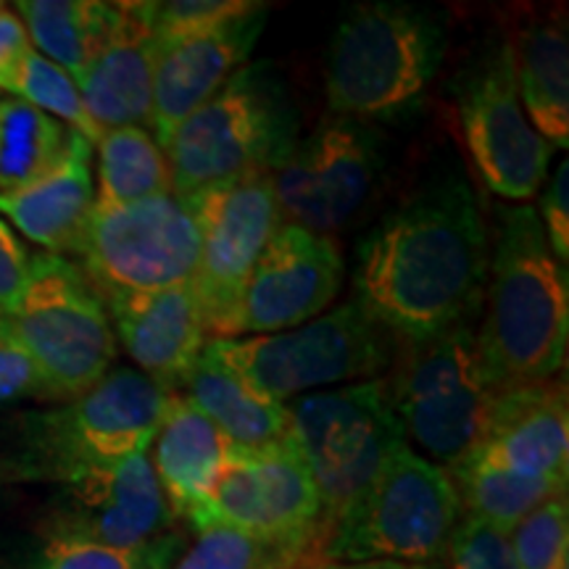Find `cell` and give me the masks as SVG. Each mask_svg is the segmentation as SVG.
Instances as JSON below:
<instances>
[{
  "instance_id": "cell-28",
  "label": "cell",
  "mask_w": 569,
  "mask_h": 569,
  "mask_svg": "<svg viewBox=\"0 0 569 569\" xmlns=\"http://www.w3.org/2000/svg\"><path fill=\"white\" fill-rule=\"evenodd\" d=\"M459 496L461 517L478 519V522L509 532L532 515L538 507L553 496L567 493V488L551 486V482L517 478L503 469L490 467L486 461L469 453L459 465L446 469Z\"/></svg>"
},
{
  "instance_id": "cell-40",
  "label": "cell",
  "mask_w": 569,
  "mask_h": 569,
  "mask_svg": "<svg viewBox=\"0 0 569 569\" xmlns=\"http://www.w3.org/2000/svg\"><path fill=\"white\" fill-rule=\"evenodd\" d=\"M317 569H443V565H415V561H390V559H377V561H330Z\"/></svg>"
},
{
  "instance_id": "cell-27",
  "label": "cell",
  "mask_w": 569,
  "mask_h": 569,
  "mask_svg": "<svg viewBox=\"0 0 569 569\" xmlns=\"http://www.w3.org/2000/svg\"><path fill=\"white\" fill-rule=\"evenodd\" d=\"M96 148V206H127L172 193L167 153L146 127H119L103 132Z\"/></svg>"
},
{
  "instance_id": "cell-34",
  "label": "cell",
  "mask_w": 569,
  "mask_h": 569,
  "mask_svg": "<svg viewBox=\"0 0 569 569\" xmlns=\"http://www.w3.org/2000/svg\"><path fill=\"white\" fill-rule=\"evenodd\" d=\"M259 6L256 0H169V3H148V21L156 46H172L230 24Z\"/></svg>"
},
{
  "instance_id": "cell-36",
  "label": "cell",
  "mask_w": 569,
  "mask_h": 569,
  "mask_svg": "<svg viewBox=\"0 0 569 569\" xmlns=\"http://www.w3.org/2000/svg\"><path fill=\"white\" fill-rule=\"evenodd\" d=\"M24 398H46L38 367L0 319V407Z\"/></svg>"
},
{
  "instance_id": "cell-18",
  "label": "cell",
  "mask_w": 569,
  "mask_h": 569,
  "mask_svg": "<svg viewBox=\"0 0 569 569\" xmlns=\"http://www.w3.org/2000/svg\"><path fill=\"white\" fill-rule=\"evenodd\" d=\"M472 457L517 478L567 488L569 407L565 380L553 377L493 393L486 436Z\"/></svg>"
},
{
  "instance_id": "cell-1",
  "label": "cell",
  "mask_w": 569,
  "mask_h": 569,
  "mask_svg": "<svg viewBox=\"0 0 569 569\" xmlns=\"http://www.w3.org/2000/svg\"><path fill=\"white\" fill-rule=\"evenodd\" d=\"M488 227L465 177L425 184L356 251L353 301L398 343H422L480 315Z\"/></svg>"
},
{
  "instance_id": "cell-31",
  "label": "cell",
  "mask_w": 569,
  "mask_h": 569,
  "mask_svg": "<svg viewBox=\"0 0 569 569\" xmlns=\"http://www.w3.org/2000/svg\"><path fill=\"white\" fill-rule=\"evenodd\" d=\"M177 532L142 546H106L92 540L46 538L34 569H172L182 557Z\"/></svg>"
},
{
  "instance_id": "cell-7",
  "label": "cell",
  "mask_w": 569,
  "mask_h": 569,
  "mask_svg": "<svg viewBox=\"0 0 569 569\" xmlns=\"http://www.w3.org/2000/svg\"><path fill=\"white\" fill-rule=\"evenodd\" d=\"M0 319L38 367L46 398L71 401L113 369L117 336L101 293L67 256L34 253Z\"/></svg>"
},
{
  "instance_id": "cell-24",
  "label": "cell",
  "mask_w": 569,
  "mask_h": 569,
  "mask_svg": "<svg viewBox=\"0 0 569 569\" xmlns=\"http://www.w3.org/2000/svg\"><path fill=\"white\" fill-rule=\"evenodd\" d=\"M182 396L222 430L232 448H261L290 436L288 407L261 396L206 351L184 380Z\"/></svg>"
},
{
  "instance_id": "cell-8",
  "label": "cell",
  "mask_w": 569,
  "mask_h": 569,
  "mask_svg": "<svg viewBox=\"0 0 569 569\" xmlns=\"http://www.w3.org/2000/svg\"><path fill=\"white\" fill-rule=\"evenodd\" d=\"M288 407L290 438L317 482L325 532L359 501L388 459L407 446L386 377L317 390Z\"/></svg>"
},
{
  "instance_id": "cell-13",
  "label": "cell",
  "mask_w": 569,
  "mask_h": 569,
  "mask_svg": "<svg viewBox=\"0 0 569 569\" xmlns=\"http://www.w3.org/2000/svg\"><path fill=\"white\" fill-rule=\"evenodd\" d=\"M190 525L196 530L232 528L269 540L315 543L325 557L322 501L290 436L261 448H232L209 501Z\"/></svg>"
},
{
  "instance_id": "cell-41",
  "label": "cell",
  "mask_w": 569,
  "mask_h": 569,
  "mask_svg": "<svg viewBox=\"0 0 569 569\" xmlns=\"http://www.w3.org/2000/svg\"><path fill=\"white\" fill-rule=\"evenodd\" d=\"M0 9H3V3H0Z\"/></svg>"
},
{
  "instance_id": "cell-4",
  "label": "cell",
  "mask_w": 569,
  "mask_h": 569,
  "mask_svg": "<svg viewBox=\"0 0 569 569\" xmlns=\"http://www.w3.org/2000/svg\"><path fill=\"white\" fill-rule=\"evenodd\" d=\"M298 142V113L274 63H248L169 134L172 193L193 198L256 174H274Z\"/></svg>"
},
{
  "instance_id": "cell-22",
  "label": "cell",
  "mask_w": 569,
  "mask_h": 569,
  "mask_svg": "<svg viewBox=\"0 0 569 569\" xmlns=\"http://www.w3.org/2000/svg\"><path fill=\"white\" fill-rule=\"evenodd\" d=\"M96 209L92 146L77 132L51 169L27 184L0 193V219L38 243L42 253L67 256L80 251L84 227Z\"/></svg>"
},
{
  "instance_id": "cell-33",
  "label": "cell",
  "mask_w": 569,
  "mask_h": 569,
  "mask_svg": "<svg viewBox=\"0 0 569 569\" xmlns=\"http://www.w3.org/2000/svg\"><path fill=\"white\" fill-rule=\"evenodd\" d=\"M519 569H569V503L553 496L509 532Z\"/></svg>"
},
{
  "instance_id": "cell-20",
  "label": "cell",
  "mask_w": 569,
  "mask_h": 569,
  "mask_svg": "<svg viewBox=\"0 0 569 569\" xmlns=\"http://www.w3.org/2000/svg\"><path fill=\"white\" fill-rule=\"evenodd\" d=\"M103 303L113 336L140 372L169 393L182 390L209 340L193 282L153 293L106 296Z\"/></svg>"
},
{
  "instance_id": "cell-29",
  "label": "cell",
  "mask_w": 569,
  "mask_h": 569,
  "mask_svg": "<svg viewBox=\"0 0 569 569\" xmlns=\"http://www.w3.org/2000/svg\"><path fill=\"white\" fill-rule=\"evenodd\" d=\"M69 134L71 130L34 106L0 96V193L51 169L67 148Z\"/></svg>"
},
{
  "instance_id": "cell-15",
  "label": "cell",
  "mask_w": 569,
  "mask_h": 569,
  "mask_svg": "<svg viewBox=\"0 0 569 569\" xmlns=\"http://www.w3.org/2000/svg\"><path fill=\"white\" fill-rule=\"evenodd\" d=\"M201 251L193 290L206 336L232 338L234 315L248 277L280 230L272 174H256L193 196Z\"/></svg>"
},
{
  "instance_id": "cell-6",
  "label": "cell",
  "mask_w": 569,
  "mask_h": 569,
  "mask_svg": "<svg viewBox=\"0 0 569 569\" xmlns=\"http://www.w3.org/2000/svg\"><path fill=\"white\" fill-rule=\"evenodd\" d=\"M206 353L238 372L248 386L277 403L386 377L398 340L356 301L274 336L211 338Z\"/></svg>"
},
{
  "instance_id": "cell-14",
  "label": "cell",
  "mask_w": 569,
  "mask_h": 569,
  "mask_svg": "<svg viewBox=\"0 0 569 569\" xmlns=\"http://www.w3.org/2000/svg\"><path fill=\"white\" fill-rule=\"evenodd\" d=\"M380 169V146L367 124L322 119L272 174L282 224L336 238L369 203Z\"/></svg>"
},
{
  "instance_id": "cell-26",
  "label": "cell",
  "mask_w": 569,
  "mask_h": 569,
  "mask_svg": "<svg viewBox=\"0 0 569 569\" xmlns=\"http://www.w3.org/2000/svg\"><path fill=\"white\" fill-rule=\"evenodd\" d=\"M17 17L30 34L34 51L61 67L77 82L103 46L117 19V3L21 0L17 3Z\"/></svg>"
},
{
  "instance_id": "cell-25",
  "label": "cell",
  "mask_w": 569,
  "mask_h": 569,
  "mask_svg": "<svg viewBox=\"0 0 569 569\" xmlns=\"http://www.w3.org/2000/svg\"><path fill=\"white\" fill-rule=\"evenodd\" d=\"M515 59L517 90L530 124L553 148L569 142V42L557 17L538 19L519 34Z\"/></svg>"
},
{
  "instance_id": "cell-9",
  "label": "cell",
  "mask_w": 569,
  "mask_h": 569,
  "mask_svg": "<svg viewBox=\"0 0 569 569\" xmlns=\"http://www.w3.org/2000/svg\"><path fill=\"white\" fill-rule=\"evenodd\" d=\"M459 519V496L446 469L407 443L330 530L325 561L440 565Z\"/></svg>"
},
{
  "instance_id": "cell-3",
  "label": "cell",
  "mask_w": 569,
  "mask_h": 569,
  "mask_svg": "<svg viewBox=\"0 0 569 569\" xmlns=\"http://www.w3.org/2000/svg\"><path fill=\"white\" fill-rule=\"evenodd\" d=\"M446 56L436 13L411 3H361L332 34L325 96L332 117L398 122L422 103Z\"/></svg>"
},
{
  "instance_id": "cell-12",
  "label": "cell",
  "mask_w": 569,
  "mask_h": 569,
  "mask_svg": "<svg viewBox=\"0 0 569 569\" xmlns=\"http://www.w3.org/2000/svg\"><path fill=\"white\" fill-rule=\"evenodd\" d=\"M457 117L475 172L490 193L517 206L540 193L557 148L540 138L522 109L507 42L461 71Z\"/></svg>"
},
{
  "instance_id": "cell-2",
  "label": "cell",
  "mask_w": 569,
  "mask_h": 569,
  "mask_svg": "<svg viewBox=\"0 0 569 569\" xmlns=\"http://www.w3.org/2000/svg\"><path fill=\"white\" fill-rule=\"evenodd\" d=\"M482 319L475 330L490 393L553 380L567 361L569 282L532 206H507L488 251Z\"/></svg>"
},
{
  "instance_id": "cell-5",
  "label": "cell",
  "mask_w": 569,
  "mask_h": 569,
  "mask_svg": "<svg viewBox=\"0 0 569 569\" xmlns=\"http://www.w3.org/2000/svg\"><path fill=\"white\" fill-rule=\"evenodd\" d=\"M169 390L140 369L117 367L59 409L19 419V465L27 478L67 482L84 469L148 453Z\"/></svg>"
},
{
  "instance_id": "cell-21",
  "label": "cell",
  "mask_w": 569,
  "mask_h": 569,
  "mask_svg": "<svg viewBox=\"0 0 569 569\" xmlns=\"http://www.w3.org/2000/svg\"><path fill=\"white\" fill-rule=\"evenodd\" d=\"M156 38L148 3H117L103 46L77 80L84 109L98 130L146 127L151 130Z\"/></svg>"
},
{
  "instance_id": "cell-19",
  "label": "cell",
  "mask_w": 569,
  "mask_h": 569,
  "mask_svg": "<svg viewBox=\"0 0 569 569\" xmlns=\"http://www.w3.org/2000/svg\"><path fill=\"white\" fill-rule=\"evenodd\" d=\"M267 11L269 6L261 3L246 17L211 32L172 46H156L151 132L161 148L190 113L211 101L240 69L248 67L256 42L264 32Z\"/></svg>"
},
{
  "instance_id": "cell-32",
  "label": "cell",
  "mask_w": 569,
  "mask_h": 569,
  "mask_svg": "<svg viewBox=\"0 0 569 569\" xmlns=\"http://www.w3.org/2000/svg\"><path fill=\"white\" fill-rule=\"evenodd\" d=\"M9 96L53 117L56 122L80 134L90 146L101 140V130H98L88 109H84L82 92L77 88V82L61 67H56L53 61H48L46 56L34 51V48L24 63H21Z\"/></svg>"
},
{
  "instance_id": "cell-39",
  "label": "cell",
  "mask_w": 569,
  "mask_h": 569,
  "mask_svg": "<svg viewBox=\"0 0 569 569\" xmlns=\"http://www.w3.org/2000/svg\"><path fill=\"white\" fill-rule=\"evenodd\" d=\"M32 53L30 34L17 17V11L0 9V96L11 92L21 63Z\"/></svg>"
},
{
  "instance_id": "cell-10",
  "label": "cell",
  "mask_w": 569,
  "mask_h": 569,
  "mask_svg": "<svg viewBox=\"0 0 569 569\" xmlns=\"http://www.w3.org/2000/svg\"><path fill=\"white\" fill-rule=\"evenodd\" d=\"M386 382L403 438L432 465L448 469L480 446L493 393L482 380L472 325L398 343Z\"/></svg>"
},
{
  "instance_id": "cell-38",
  "label": "cell",
  "mask_w": 569,
  "mask_h": 569,
  "mask_svg": "<svg viewBox=\"0 0 569 569\" xmlns=\"http://www.w3.org/2000/svg\"><path fill=\"white\" fill-rule=\"evenodd\" d=\"M30 259L19 234L11 230L6 219H0V311L17 301L30 274Z\"/></svg>"
},
{
  "instance_id": "cell-11",
  "label": "cell",
  "mask_w": 569,
  "mask_h": 569,
  "mask_svg": "<svg viewBox=\"0 0 569 569\" xmlns=\"http://www.w3.org/2000/svg\"><path fill=\"white\" fill-rule=\"evenodd\" d=\"M198 251L193 198L167 193L127 206H96L77 256L84 277L106 298L193 282Z\"/></svg>"
},
{
  "instance_id": "cell-35",
  "label": "cell",
  "mask_w": 569,
  "mask_h": 569,
  "mask_svg": "<svg viewBox=\"0 0 569 569\" xmlns=\"http://www.w3.org/2000/svg\"><path fill=\"white\" fill-rule=\"evenodd\" d=\"M443 561V569H519L507 532L469 517L459 519Z\"/></svg>"
},
{
  "instance_id": "cell-23",
  "label": "cell",
  "mask_w": 569,
  "mask_h": 569,
  "mask_svg": "<svg viewBox=\"0 0 569 569\" xmlns=\"http://www.w3.org/2000/svg\"><path fill=\"white\" fill-rule=\"evenodd\" d=\"M153 475L174 519L193 522L232 457V443L182 393H172L153 438Z\"/></svg>"
},
{
  "instance_id": "cell-16",
  "label": "cell",
  "mask_w": 569,
  "mask_h": 569,
  "mask_svg": "<svg viewBox=\"0 0 569 569\" xmlns=\"http://www.w3.org/2000/svg\"><path fill=\"white\" fill-rule=\"evenodd\" d=\"M346 264L336 238L280 224L240 296L232 338L301 327L336 301Z\"/></svg>"
},
{
  "instance_id": "cell-17",
  "label": "cell",
  "mask_w": 569,
  "mask_h": 569,
  "mask_svg": "<svg viewBox=\"0 0 569 569\" xmlns=\"http://www.w3.org/2000/svg\"><path fill=\"white\" fill-rule=\"evenodd\" d=\"M172 525L174 515L156 480L151 457L140 453L61 482L46 519V538L142 546L172 532Z\"/></svg>"
},
{
  "instance_id": "cell-37",
  "label": "cell",
  "mask_w": 569,
  "mask_h": 569,
  "mask_svg": "<svg viewBox=\"0 0 569 569\" xmlns=\"http://www.w3.org/2000/svg\"><path fill=\"white\" fill-rule=\"evenodd\" d=\"M540 224L553 259L567 267L569 261V163L561 161L540 196Z\"/></svg>"
},
{
  "instance_id": "cell-30",
  "label": "cell",
  "mask_w": 569,
  "mask_h": 569,
  "mask_svg": "<svg viewBox=\"0 0 569 569\" xmlns=\"http://www.w3.org/2000/svg\"><path fill=\"white\" fill-rule=\"evenodd\" d=\"M325 565L315 543H288L232 528L198 530L196 543L172 569H317Z\"/></svg>"
}]
</instances>
